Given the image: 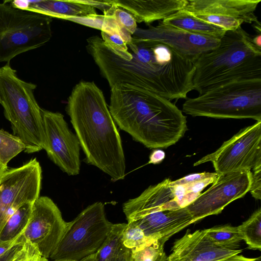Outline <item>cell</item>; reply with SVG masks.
Masks as SVG:
<instances>
[{
	"label": "cell",
	"mask_w": 261,
	"mask_h": 261,
	"mask_svg": "<svg viewBox=\"0 0 261 261\" xmlns=\"http://www.w3.org/2000/svg\"><path fill=\"white\" fill-rule=\"evenodd\" d=\"M217 175H218L215 172L211 173L204 172L191 174L176 180H171L170 184L173 186L186 185L196 182L207 178L217 176Z\"/></svg>",
	"instance_id": "cell-32"
},
{
	"label": "cell",
	"mask_w": 261,
	"mask_h": 261,
	"mask_svg": "<svg viewBox=\"0 0 261 261\" xmlns=\"http://www.w3.org/2000/svg\"><path fill=\"white\" fill-rule=\"evenodd\" d=\"M166 241H156L144 248L132 252L129 261H167V256L164 251Z\"/></svg>",
	"instance_id": "cell-27"
},
{
	"label": "cell",
	"mask_w": 261,
	"mask_h": 261,
	"mask_svg": "<svg viewBox=\"0 0 261 261\" xmlns=\"http://www.w3.org/2000/svg\"><path fill=\"white\" fill-rule=\"evenodd\" d=\"M111 3L129 13L137 22L149 24L164 20L184 9L188 0H111Z\"/></svg>",
	"instance_id": "cell-19"
},
{
	"label": "cell",
	"mask_w": 261,
	"mask_h": 261,
	"mask_svg": "<svg viewBox=\"0 0 261 261\" xmlns=\"http://www.w3.org/2000/svg\"><path fill=\"white\" fill-rule=\"evenodd\" d=\"M36 87L20 79L9 62L0 68V104L13 134L23 142L27 153L44 149L45 143L42 109L34 94Z\"/></svg>",
	"instance_id": "cell-4"
},
{
	"label": "cell",
	"mask_w": 261,
	"mask_h": 261,
	"mask_svg": "<svg viewBox=\"0 0 261 261\" xmlns=\"http://www.w3.org/2000/svg\"><path fill=\"white\" fill-rule=\"evenodd\" d=\"M220 261H261V257L248 258L242 255H234L226 258Z\"/></svg>",
	"instance_id": "cell-37"
},
{
	"label": "cell",
	"mask_w": 261,
	"mask_h": 261,
	"mask_svg": "<svg viewBox=\"0 0 261 261\" xmlns=\"http://www.w3.org/2000/svg\"><path fill=\"white\" fill-rule=\"evenodd\" d=\"M42 168L36 158L6 170L0 181V231L20 206L40 196Z\"/></svg>",
	"instance_id": "cell-9"
},
{
	"label": "cell",
	"mask_w": 261,
	"mask_h": 261,
	"mask_svg": "<svg viewBox=\"0 0 261 261\" xmlns=\"http://www.w3.org/2000/svg\"><path fill=\"white\" fill-rule=\"evenodd\" d=\"M105 45L117 57L126 61L132 59L133 55L123 39L118 34L101 31Z\"/></svg>",
	"instance_id": "cell-28"
},
{
	"label": "cell",
	"mask_w": 261,
	"mask_h": 261,
	"mask_svg": "<svg viewBox=\"0 0 261 261\" xmlns=\"http://www.w3.org/2000/svg\"><path fill=\"white\" fill-rule=\"evenodd\" d=\"M217 176L207 178L192 184L182 185L184 186L185 188L186 194L187 193H193L199 195L201 193V192L207 186L212 184L214 181Z\"/></svg>",
	"instance_id": "cell-34"
},
{
	"label": "cell",
	"mask_w": 261,
	"mask_h": 261,
	"mask_svg": "<svg viewBox=\"0 0 261 261\" xmlns=\"http://www.w3.org/2000/svg\"><path fill=\"white\" fill-rule=\"evenodd\" d=\"M186 99L182 111L192 116L261 121V79L229 82Z\"/></svg>",
	"instance_id": "cell-5"
},
{
	"label": "cell",
	"mask_w": 261,
	"mask_h": 261,
	"mask_svg": "<svg viewBox=\"0 0 261 261\" xmlns=\"http://www.w3.org/2000/svg\"><path fill=\"white\" fill-rule=\"evenodd\" d=\"M36 249V248L33 245L29 242H27L23 251L15 261H27L29 256Z\"/></svg>",
	"instance_id": "cell-36"
},
{
	"label": "cell",
	"mask_w": 261,
	"mask_h": 261,
	"mask_svg": "<svg viewBox=\"0 0 261 261\" xmlns=\"http://www.w3.org/2000/svg\"><path fill=\"white\" fill-rule=\"evenodd\" d=\"M33 202L22 205L7 221L0 231V244L13 241L22 234L29 223Z\"/></svg>",
	"instance_id": "cell-22"
},
{
	"label": "cell",
	"mask_w": 261,
	"mask_h": 261,
	"mask_svg": "<svg viewBox=\"0 0 261 261\" xmlns=\"http://www.w3.org/2000/svg\"><path fill=\"white\" fill-rule=\"evenodd\" d=\"M198 18L217 25L226 31H235L244 23L241 20L229 17L210 14H193Z\"/></svg>",
	"instance_id": "cell-31"
},
{
	"label": "cell",
	"mask_w": 261,
	"mask_h": 261,
	"mask_svg": "<svg viewBox=\"0 0 261 261\" xmlns=\"http://www.w3.org/2000/svg\"><path fill=\"white\" fill-rule=\"evenodd\" d=\"M45 135L44 150L50 160L69 175L80 171V144L59 112L41 109Z\"/></svg>",
	"instance_id": "cell-11"
},
{
	"label": "cell",
	"mask_w": 261,
	"mask_h": 261,
	"mask_svg": "<svg viewBox=\"0 0 261 261\" xmlns=\"http://www.w3.org/2000/svg\"><path fill=\"white\" fill-rule=\"evenodd\" d=\"M80 261H95V254L89 256Z\"/></svg>",
	"instance_id": "cell-41"
},
{
	"label": "cell",
	"mask_w": 261,
	"mask_h": 261,
	"mask_svg": "<svg viewBox=\"0 0 261 261\" xmlns=\"http://www.w3.org/2000/svg\"><path fill=\"white\" fill-rule=\"evenodd\" d=\"M39 261H49L47 258H45V257H42L41 258V259H40Z\"/></svg>",
	"instance_id": "cell-42"
},
{
	"label": "cell",
	"mask_w": 261,
	"mask_h": 261,
	"mask_svg": "<svg viewBox=\"0 0 261 261\" xmlns=\"http://www.w3.org/2000/svg\"><path fill=\"white\" fill-rule=\"evenodd\" d=\"M122 239L123 244L132 252L140 250L153 243L145 236L135 221L127 222L122 233Z\"/></svg>",
	"instance_id": "cell-26"
},
{
	"label": "cell",
	"mask_w": 261,
	"mask_h": 261,
	"mask_svg": "<svg viewBox=\"0 0 261 261\" xmlns=\"http://www.w3.org/2000/svg\"><path fill=\"white\" fill-rule=\"evenodd\" d=\"M112 224L106 217L102 202L90 205L69 222L66 231L49 258L80 261L95 254L106 239Z\"/></svg>",
	"instance_id": "cell-7"
},
{
	"label": "cell",
	"mask_w": 261,
	"mask_h": 261,
	"mask_svg": "<svg viewBox=\"0 0 261 261\" xmlns=\"http://www.w3.org/2000/svg\"><path fill=\"white\" fill-rule=\"evenodd\" d=\"M68 224L52 199L39 196L33 202L29 223L22 236L42 256L48 259L56 249Z\"/></svg>",
	"instance_id": "cell-10"
},
{
	"label": "cell",
	"mask_w": 261,
	"mask_h": 261,
	"mask_svg": "<svg viewBox=\"0 0 261 261\" xmlns=\"http://www.w3.org/2000/svg\"><path fill=\"white\" fill-rule=\"evenodd\" d=\"M260 0H188L184 9L192 14H210L259 23L255 11Z\"/></svg>",
	"instance_id": "cell-18"
},
{
	"label": "cell",
	"mask_w": 261,
	"mask_h": 261,
	"mask_svg": "<svg viewBox=\"0 0 261 261\" xmlns=\"http://www.w3.org/2000/svg\"><path fill=\"white\" fill-rule=\"evenodd\" d=\"M207 238L213 243L222 246L238 247L243 240L238 226L223 225L204 229Z\"/></svg>",
	"instance_id": "cell-23"
},
{
	"label": "cell",
	"mask_w": 261,
	"mask_h": 261,
	"mask_svg": "<svg viewBox=\"0 0 261 261\" xmlns=\"http://www.w3.org/2000/svg\"><path fill=\"white\" fill-rule=\"evenodd\" d=\"M51 261H67V260H51Z\"/></svg>",
	"instance_id": "cell-43"
},
{
	"label": "cell",
	"mask_w": 261,
	"mask_h": 261,
	"mask_svg": "<svg viewBox=\"0 0 261 261\" xmlns=\"http://www.w3.org/2000/svg\"><path fill=\"white\" fill-rule=\"evenodd\" d=\"M132 42H153L169 45L184 58L194 63L201 55L217 47L220 39L192 34L166 25L137 28L132 35Z\"/></svg>",
	"instance_id": "cell-13"
},
{
	"label": "cell",
	"mask_w": 261,
	"mask_h": 261,
	"mask_svg": "<svg viewBox=\"0 0 261 261\" xmlns=\"http://www.w3.org/2000/svg\"><path fill=\"white\" fill-rule=\"evenodd\" d=\"M242 251L238 247L213 243L206 237L204 229L193 232L188 229L174 242L167 261H220Z\"/></svg>",
	"instance_id": "cell-14"
},
{
	"label": "cell",
	"mask_w": 261,
	"mask_h": 261,
	"mask_svg": "<svg viewBox=\"0 0 261 261\" xmlns=\"http://www.w3.org/2000/svg\"><path fill=\"white\" fill-rule=\"evenodd\" d=\"M211 162L215 173L225 175L261 167V121L241 129L215 151L197 161L194 166Z\"/></svg>",
	"instance_id": "cell-8"
},
{
	"label": "cell",
	"mask_w": 261,
	"mask_h": 261,
	"mask_svg": "<svg viewBox=\"0 0 261 261\" xmlns=\"http://www.w3.org/2000/svg\"><path fill=\"white\" fill-rule=\"evenodd\" d=\"M171 180L166 178L150 186L139 196L130 199L123 204V211L127 222L140 219L152 213L180 207Z\"/></svg>",
	"instance_id": "cell-15"
},
{
	"label": "cell",
	"mask_w": 261,
	"mask_h": 261,
	"mask_svg": "<svg viewBox=\"0 0 261 261\" xmlns=\"http://www.w3.org/2000/svg\"><path fill=\"white\" fill-rule=\"evenodd\" d=\"M12 6L52 17L90 18L97 15L95 8L85 1H6Z\"/></svg>",
	"instance_id": "cell-17"
},
{
	"label": "cell",
	"mask_w": 261,
	"mask_h": 261,
	"mask_svg": "<svg viewBox=\"0 0 261 261\" xmlns=\"http://www.w3.org/2000/svg\"><path fill=\"white\" fill-rule=\"evenodd\" d=\"M111 88L109 109L115 123L145 147L166 148L187 130L186 117L170 100L126 84Z\"/></svg>",
	"instance_id": "cell-2"
},
{
	"label": "cell",
	"mask_w": 261,
	"mask_h": 261,
	"mask_svg": "<svg viewBox=\"0 0 261 261\" xmlns=\"http://www.w3.org/2000/svg\"><path fill=\"white\" fill-rule=\"evenodd\" d=\"M52 18L0 3V62L37 48L52 36Z\"/></svg>",
	"instance_id": "cell-6"
},
{
	"label": "cell",
	"mask_w": 261,
	"mask_h": 261,
	"mask_svg": "<svg viewBox=\"0 0 261 261\" xmlns=\"http://www.w3.org/2000/svg\"><path fill=\"white\" fill-rule=\"evenodd\" d=\"M250 249H261V208L256 210L251 216L238 226Z\"/></svg>",
	"instance_id": "cell-24"
},
{
	"label": "cell",
	"mask_w": 261,
	"mask_h": 261,
	"mask_svg": "<svg viewBox=\"0 0 261 261\" xmlns=\"http://www.w3.org/2000/svg\"><path fill=\"white\" fill-rule=\"evenodd\" d=\"M27 241L22 236L0 244V261H15L23 251Z\"/></svg>",
	"instance_id": "cell-30"
},
{
	"label": "cell",
	"mask_w": 261,
	"mask_h": 261,
	"mask_svg": "<svg viewBox=\"0 0 261 261\" xmlns=\"http://www.w3.org/2000/svg\"><path fill=\"white\" fill-rule=\"evenodd\" d=\"M8 169L7 167L5 166L2 163L0 162V181L2 178L3 175H4L6 170Z\"/></svg>",
	"instance_id": "cell-40"
},
{
	"label": "cell",
	"mask_w": 261,
	"mask_h": 261,
	"mask_svg": "<svg viewBox=\"0 0 261 261\" xmlns=\"http://www.w3.org/2000/svg\"><path fill=\"white\" fill-rule=\"evenodd\" d=\"M162 23L189 33L220 39L226 32L222 28L204 21L183 9L162 21Z\"/></svg>",
	"instance_id": "cell-20"
},
{
	"label": "cell",
	"mask_w": 261,
	"mask_h": 261,
	"mask_svg": "<svg viewBox=\"0 0 261 261\" xmlns=\"http://www.w3.org/2000/svg\"><path fill=\"white\" fill-rule=\"evenodd\" d=\"M135 221L152 242L168 241L174 234L196 222L186 207L164 210Z\"/></svg>",
	"instance_id": "cell-16"
},
{
	"label": "cell",
	"mask_w": 261,
	"mask_h": 261,
	"mask_svg": "<svg viewBox=\"0 0 261 261\" xmlns=\"http://www.w3.org/2000/svg\"><path fill=\"white\" fill-rule=\"evenodd\" d=\"M42 256L36 249L29 256L27 261H39Z\"/></svg>",
	"instance_id": "cell-38"
},
{
	"label": "cell",
	"mask_w": 261,
	"mask_h": 261,
	"mask_svg": "<svg viewBox=\"0 0 261 261\" xmlns=\"http://www.w3.org/2000/svg\"><path fill=\"white\" fill-rule=\"evenodd\" d=\"M249 192L257 200L261 199V167L253 170Z\"/></svg>",
	"instance_id": "cell-33"
},
{
	"label": "cell",
	"mask_w": 261,
	"mask_h": 261,
	"mask_svg": "<svg viewBox=\"0 0 261 261\" xmlns=\"http://www.w3.org/2000/svg\"><path fill=\"white\" fill-rule=\"evenodd\" d=\"M193 89L199 94L240 80L261 79V48L241 27L226 31L219 45L194 63Z\"/></svg>",
	"instance_id": "cell-3"
},
{
	"label": "cell",
	"mask_w": 261,
	"mask_h": 261,
	"mask_svg": "<svg viewBox=\"0 0 261 261\" xmlns=\"http://www.w3.org/2000/svg\"><path fill=\"white\" fill-rule=\"evenodd\" d=\"M25 149L19 137L0 129V162L3 165L7 167L8 163Z\"/></svg>",
	"instance_id": "cell-25"
},
{
	"label": "cell",
	"mask_w": 261,
	"mask_h": 261,
	"mask_svg": "<svg viewBox=\"0 0 261 261\" xmlns=\"http://www.w3.org/2000/svg\"><path fill=\"white\" fill-rule=\"evenodd\" d=\"M251 178V170L218 175L212 185L186 207L196 222L217 215L230 203L249 191Z\"/></svg>",
	"instance_id": "cell-12"
},
{
	"label": "cell",
	"mask_w": 261,
	"mask_h": 261,
	"mask_svg": "<svg viewBox=\"0 0 261 261\" xmlns=\"http://www.w3.org/2000/svg\"><path fill=\"white\" fill-rule=\"evenodd\" d=\"M103 15L113 18L120 27L126 30L132 35L138 28L136 21L129 13L112 4V6L103 12Z\"/></svg>",
	"instance_id": "cell-29"
},
{
	"label": "cell",
	"mask_w": 261,
	"mask_h": 261,
	"mask_svg": "<svg viewBox=\"0 0 261 261\" xmlns=\"http://www.w3.org/2000/svg\"><path fill=\"white\" fill-rule=\"evenodd\" d=\"M165 158V153L163 150L154 149L150 154L148 164H159L164 160Z\"/></svg>",
	"instance_id": "cell-35"
},
{
	"label": "cell",
	"mask_w": 261,
	"mask_h": 261,
	"mask_svg": "<svg viewBox=\"0 0 261 261\" xmlns=\"http://www.w3.org/2000/svg\"><path fill=\"white\" fill-rule=\"evenodd\" d=\"M66 111L87 163L114 181L124 179L121 139L102 91L93 82H79L68 97Z\"/></svg>",
	"instance_id": "cell-1"
},
{
	"label": "cell",
	"mask_w": 261,
	"mask_h": 261,
	"mask_svg": "<svg viewBox=\"0 0 261 261\" xmlns=\"http://www.w3.org/2000/svg\"><path fill=\"white\" fill-rule=\"evenodd\" d=\"M126 223L113 224L105 242L95 254V261H129L132 251L123 243Z\"/></svg>",
	"instance_id": "cell-21"
},
{
	"label": "cell",
	"mask_w": 261,
	"mask_h": 261,
	"mask_svg": "<svg viewBox=\"0 0 261 261\" xmlns=\"http://www.w3.org/2000/svg\"><path fill=\"white\" fill-rule=\"evenodd\" d=\"M253 43L258 48H261V35L260 33L257 34L255 36H252Z\"/></svg>",
	"instance_id": "cell-39"
}]
</instances>
